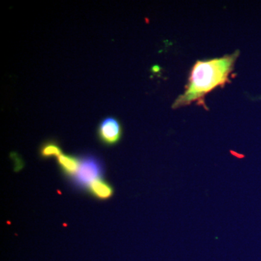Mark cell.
Returning <instances> with one entry per match:
<instances>
[{"label":"cell","mask_w":261,"mask_h":261,"mask_svg":"<svg viewBox=\"0 0 261 261\" xmlns=\"http://www.w3.org/2000/svg\"><path fill=\"white\" fill-rule=\"evenodd\" d=\"M239 53L240 51H236L222 58L196 62L185 92L176 99L173 108L185 107L192 102L202 106L207 94L217 87H224L230 83V75L234 68Z\"/></svg>","instance_id":"cell-1"},{"label":"cell","mask_w":261,"mask_h":261,"mask_svg":"<svg viewBox=\"0 0 261 261\" xmlns=\"http://www.w3.org/2000/svg\"><path fill=\"white\" fill-rule=\"evenodd\" d=\"M105 166L97 156L92 154L81 157L78 171L68 180L73 190L87 192L89 185L98 178H104Z\"/></svg>","instance_id":"cell-2"},{"label":"cell","mask_w":261,"mask_h":261,"mask_svg":"<svg viewBox=\"0 0 261 261\" xmlns=\"http://www.w3.org/2000/svg\"><path fill=\"white\" fill-rule=\"evenodd\" d=\"M97 135L99 142L106 146H113L121 141L123 128L114 117L105 118L98 126Z\"/></svg>","instance_id":"cell-3"},{"label":"cell","mask_w":261,"mask_h":261,"mask_svg":"<svg viewBox=\"0 0 261 261\" xmlns=\"http://www.w3.org/2000/svg\"><path fill=\"white\" fill-rule=\"evenodd\" d=\"M60 171L65 178L69 180L74 176L81 164V157L72 154H61L57 158Z\"/></svg>","instance_id":"cell-4"},{"label":"cell","mask_w":261,"mask_h":261,"mask_svg":"<svg viewBox=\"0 0 261 261\" xmlns=\"http://www.w3.org/2000/svg\"><path fill=\"white\" fill-rule=\"evenodd\" d=\"M87 193L96 200H107L114 195V187L106 178H98L89 185Z\"/></svg>","instance_id":"cell-5"},{"label":"cell","mask_w":261,"mask_h":261,"mask_svg":"<svg viewBox=\"0 0 261 261\" xmlns=\"http://www.w3.org/2000/svg\"><path fill=\"white\" fill-rule=\"evenodd\" d=\"M63 154L61 146L55 140H48L43 142L39 149V154L42 159L57 157Z\"/></svg>","instance_id":"cell-6"}]
</instances>
